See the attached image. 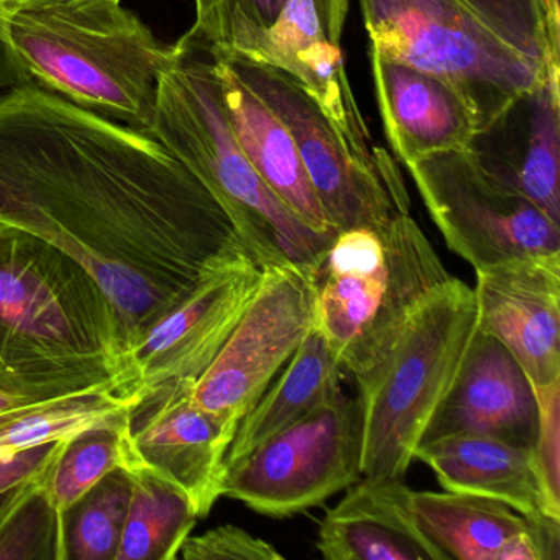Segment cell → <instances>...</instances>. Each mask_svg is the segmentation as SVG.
I'll list each match as a JSON object with an SVG mask.
<instances>
[{"label": "cell", "instance_id": "cell-34", "mask_svg": "<svg viewBox=\"0 0 560 560\" xmlns=\"http://www.w3.org/2000/svg\"><path fill=\"white\" fill-rule=\"evenodd\" d=\"M45 401H48V399L28 398V396L14 395V393L2 392V389H0V415L34 408V406L42 405V402Z\"/></svg>", "mask_w": 560, "mask_h": 560}, {"label": "cell", "instance_id": "cell-13", "mask_svg": "<svg viewBox=\"0 0 560 560\" xmlns=\"http://www.w3.org/2000/svg\"><path fill=\"white\" fill-rule=\"evenodd\" d=\"M261 268L242 260L214 271L130 350L132 393L199 376L214 362L260 287Z\"/></svg>", "mask_w": 560, "mask_h": 560}, {"label": "cell", "instance_id": "cell-4", "mask_svg": "<svg viewBox=\"0 0 560 560\" xmlns=\"http://www.w3.org/2000/svg\"><path fill=\"white\" fill-rule=\"evenodd\" d=\"M176 44L147 132L221 202L258 267L293 264L320 277L336 235L304 225L268 188L232 132L211 58Z\"/></svg>", "mask_w": 560, "mask_h": 560}, {"label": "cell", "instance_id": "cell-27", "mask_svg": "<svg viewBox=\"0 0 560 560\" xmlns=\"http://www.w3.org/2000/svg\"><path fill=\"white\" fill-rule=\"evenodd\" d=\"M126 418V416H124ZM124 419L71 435L45 485L61 514L67 513L104 477L126 465Z\"/></svg>", "mask_w": 560, "mask_h": 560}, {"label": "cell", "instance_id": "cell-7", "mask_svg": "<svg viewBox=\"0 0 560 560\" xmlns=\"http://www.w3.org/2000/svg\"><path fill=\"white\" fill-rule=\"evenodd\" d=\"M369 54L428 71L457 88L480 137L504 124L552 71L498 38L464 0H359Z\"/></svg>", "mask_w": 560, "mask_h": 560}, {"label": "cell", "instance_id": "cell-10", "mask_svg": "<svg viewBox=\"0 0 560 560\" xmlns=\"http://www.w3.org/2000/svg\"><path fill=\"white\" fill-rule=\"evenodd\" d=\"M406 170L448 250L475 270L560 254V224L503 182L474 147L431 153Z\"/></svg>", "mask_w": 560, "mask_h": 560}, {"label": "cell", "instance_id": "cell-32", "mask_svg": "<svg viewBox=\"0 0 560 560\" xmlns=\"http://www.w3.org/2000/svg\"><path fill=\"white\" fill-rule=\"evenodd\" d=\"M534 392L539 408L534 455L547 497L560 508V382Z\"/></svg>", "mask_w": 560, "mask_h": 560}, {"label": "cell", "instance_id": "cell-18", "mask_svg": "<svg viewBox=\"0 0 560 560\" xmlns=\"http://www.w3.org/2000/svg\"><path fill=\"white\" fill-rule=\"evenodd\" d=\"M402 478L362 477L327 511L317 550L327 560H445L415 517Z\"/></svg>", "mask_w": 560, "mask_h": 560}, {"label": "cell", "instance_id": "cell-31", "mask_svg": "<svg viewBox=\"0 0 560 560\" xmlns=\"http://www.w3.org/2000/svg\"><path fill=\"white\" fill-rule=\"evenodd\" d=\"M179 556L185 560H283V553L234 524L189 536Z\"/></svg>", "mask_w": 560, "mask_h": 560}, {"label": "cell", "instance_id": "cell-1", "mask_svg": "<svg viewBox=\"0 0 560 560\" xmlns=\"http://www.w3.org/2000/svg\"><path fill=\"white\" fill-rule=\"evenodd\" d=\"M0 224L83 265L129 353L202 278L254 261L221 202L155 137L32 83L0 91Z\"/></svg>", "mask_w": 560, "mask_h": 560}, {"label": "cell", "instance_id": "cell-26", "mask_svg": "<svg viewBox=\"0 0 560 560\" xmlns=\"http://www.w3.org/2000/svg\"><path fill=\"white\" fill-rule=\"evenodd\" d=\"M129 500V475L119 468L74 503L63 514L67 560H116Z\"/></svg>", "mask_w": 560, "mask_h": 560}, {"label": "cell", "instance_id": "cell-25", "mask_svg": "<svg viewBox=\"0 0 560 560\" xmlns=\"http://www.w3.org/2000/svg\"><path fill=\"white\" fill-rule=\"evenodd\" d=\"M132 396L119 392L84 393L0 415V458L32 445L71 438L86 429L120 421Z\"/></svg>", "mask_w": 560, "mask_h": 560}, {"label": "cell", "instance_id": "cell-37", "mask_svg": "<svg viewBox=\"0 0 560 560\" xmlns=\"http://www.w3.org/2000/svg\"><path fill=\"white\" fill-rule=\"evenodd\" d=\"M57 2H70V0H0V8H34V5L57 4Z\"/></svg>", "mask_w": 560, "mask_h": 560}, {"label": "cell", "instance_id": "cell-33", "mask_svg": "<svg viewBox=\"0 0 560 560\" xmlns=\"http://www.w3.org/2000/svg\"><path fill=\"white\" fill-rule=\"evenodd\" d=\"M68 439L70 438L32 445L9 457L0 458V493L47 477Z\"/></svg>", "mask_w": 560, "mask_h": 560}, {"label": "cell", "instance_id": "cell-5", "mask_svg": "<svg viewBox=\"0 0 560 560\" xmlns=\"http://www.w3.org/2000/svg\"><path fill=\"white\" fill-rule=\"evenodd\" d=\"M429 238L409 214L382 228L337 232L317 284V327L355 382L398 339L429 291L448 280Z\"/></svg>", "mask_w": 560, "mask_h": 560}, {"label": "cell", "instance_id": "cell-17", "mask_svg": "<svg viewBox=\"0 0 560 560\" xmlns=\"http://www.w3.org/2000/svg\"><path fill=\"white\" fill-rule=\"evenodd\" d=\"M369 58L383 130L399 163L474 147L480 137L477 114L457 88L428 71Z\"/></svg>", "mask_w": 560, "mask_h": 560}, {"label": "cell", "instance_id": "cell-9", "mask_svg": "<svg viewBox=\"0 0 560 560\" xmlns=\"http://www.w3.org/2000/svg\"><path fill=\"white\" fill-rule=\"evenodd\" d=\"M359 399L342 389L225 465L222 497L255 513L290 517L319 506L362 478Z\"/></svg>", "mask_w": 560, "mask_h": 560}, {"label": "cell", "instance_id": "cell-28", "mask_svg": "<svg viewBox=\"0 0 560 560\" xmlns=\"http://www.w3.org/2000/svg\"><path fill=\"white\" fill-rule=\"evenodd\" d=\"M287 0H195V24L179 44L250 57L271 31Z\"/></svg>", "mask_w": 560, "mask_h": 560}, {"label": "cell", "instance_id": "cell-23", "mask_svg": "<svg viewBox=\"0 0 560 560\" xmlns=\"http://www.w3.org/2000/svg\"><path fill=\"white\" fill-rule=\"evenodd\" d=\"M130 500L116 560H175L198 524L191 501L142 465H127Z\"/></svg>", "mask_w": 560, "mask_h": 560}, {"label": "cell", "instance_id": "cell-14", "mask_svg": "<svg viewBox=\"0 0 560 560\" xmlns=\"http://www.w3.org/2000/svg\"><path fill=\"white\" fill-rule=\"evenodd\" d=\"M477 329L503 343L534 389L560 382V254L475 270Z\"/></svg>", "mask_w": 560, "mask_h": 560}, {"label": "cell", "instance_id": "cell-29", "mask_svg": "<svg viewBox=\"0 0 560 560\" xmlns=\"http://www.w3.org/2000/svg\"><path fill=\"white\" fill-rule=\"evenodd\" d=\"M47 477L25 485L0 520V560H67L63 514L48 494Z\"/></svg>", "mask_w": 560, "mask_h": 560}, {"label": "cell", "instance_id": "cell-21", "mask_svg": "<svg viewBox=\"0 0 560 560\" xmlns=\"http://www.w3.org/2000/svg\"><path fill=\"white\" fill-rule=\"evenodd\" d=\"M342 372L339 359L316 324L284 365L280 378L270 383L257 405L238 422L225 465L244 457L339 392Z\"/></svg>", "mask_w": 560, "mask_h": 560}, {"label": "cell", "instance_id": "cell-15", "mask_svg": "<svg viewBox=\"0 0 560 560\" xmlns=\"http://www.w3.org/2000/svg\"><path fill=\"white\" fill-rule=\"evenodd\" d=\"M537 424L536 392L523 366L503 343L475 329L460 369L429 421L421 444L447 435L474 434L534 447Z\"/></svg>", "mask_w": 560, "mask_h": 560}, {"label": "cell", "instance_id": "cell-3", "mask_svg": "<svg viewBox=\"0 0 560 560\" xmlns=\"http://www.w3.org/2000/svg\"><path fill=\"white\" fill-rule=\"evenodd\" d=\"M0 40L21 83L147 130L160 74L178 58L122 0L0 8Z\"/></svg>", "mask_w": 560, "mask_h": 560}, {"label": "cell", "instance_id": "cell-22", "mask_svg": "<svg viewBox=\"0 0 560 560\" xmlns=\"http://www.w3.org/2000/svg\"><path fill=\"white\" fill-rule=\"evenodd\" d=\"M412 511L445 560H503L529 520L508 504L458 491H412Z\"/></svg>", "mask_w": 560, "mask_h": 560}, {"label": "cell", "instance_id": "cell-8", "mask_svg": "<svg viewBox=\"0 0 560 560\" xmlns=\"http://www.w3.org/2000/svg\"><path fill=\"white\" fill-rule=\"evenodd\" d=\"M281 120L296 143L311 185L337 232L382 228L409 214L408 189L396 160L382 147L350 137L296 78L229 51H208Z\"/></svg>", "mask_w": 560, "mask_h": 560}, {"label": "cell", "instance_id": "cell-24", "mask_svg": "<svg viewBox=\"0 0 560 560\" xmlns=\"http://www.w3.org/2000/svg\"><path fill=\"white\" fill-rule=\"evenodd\" d=\"M526 101L530 106L526 152L517 162L490 168L560 224L559 71L547 74Z\"/></svg>", "mask_w": 560, "mask_h": 560}, {"label": "cell", "instance_id": "cell-16", "mask_svg": "<svg viewBox=\"0 0 560 560\" xmlns=\"http://www.w3.org/2000/svg\"><path fill=\"white\" fill-rule=\"evenodd\" d=\"M349 0H287L277 24L250 55L300 80L350 137L373 147L342 57Z\"/></svg>", "mask_w": 560, "mask_h": 560}, {"label": "cell", "instance_id": "cell-20", "mask_svg": "<svg viewBox=\"0 0 560 560\" xmlns=\"http://www.w3.org/2000/svg\"><path fill=\"white\" fill-rule=\"evenodd\" d=\"M209 58L218 74L232 132L260 178L304 225L319 234L337 235L287 127L221 58Z\"/></svg>", "mask_w": 560, "mask_h": 560}, {"label": "cell", "instance_id": "cell-35", "mask_svg": "<svg viewBox=\"0 0 560 560\" xmlns=\"http://www.w3.org/2000/svg\"><path fill=\"white\" fill-rule=\"evenodd\" d=\"M19 83H21V80H19L18 71H15L14 63H12L11 55L0 40V91Z\"/></svg>", "mask_w": 560, "mask_h": 560}, {"label": "cell", "instance_id": "cell-11", "mask_svg": "<svg viewBox=\"0 0 560 560\" xmlns=\"http://www.w3.org/2000/svg\"><path fill=\"white\" fill-rule=\"evenodd\" d=\"M319 277L293 264L261 268L260 287L195 385L201 408L238 425L317 323Z\"/></svg>", "mask_w": 560, "mask_h": 560}, {"label": "cell", "instance_id": "cell-2", "mask_svg": "<svg viewBox=\"0 0 560 560\" xmlns=\"http://www.w3.org/2000/svg\"><path fill=\"white\" fill-rule=\"evenodd\" d=\"M0 389L35 399L132 393L113 301L60 248L0 224Z\"/></svg>", "mask_w": 560, "mask_h": 560}, {"label": "cell", "instance_id": "cell-36", "mask_svg": "<svg viewBox=\"0 0 560 560\" xmlns=\"http://www.w3.org/2000/svg\"><path fill=\"white\" fill-rule=\"evenodd\" d=\"M40 480V478H38ZM31 483V481H28ZM27 485V483H25ZM25 485H21V487L12 488V490L5 491V493H0V520L5 516L9 510H11L12 504L18 501L19 494L24 490Z\"/></svg>", "mask_w": 560, "mask_h": 560}, {"label": "cell", "instance_id": "cell-19", "mask_svg": "<svg viewBox=\"0 0 560 560\" xmlns=\"http://www.w3.org/2000/svg\"><path fill=\"white\" fill-rule=\"evenodd\" d=\"M415 458L432 468L445 491L491 498L524 516L560 517V508L547 497L534 447L487 435H447L419 445Z\"/></svg>", "mask_w": 560, "mask_h": 560}, {"label": "cell", "instance_id": "cell-6", "mask_svg": "<svg viewBox=\"0 0 560 560\" xmlns=\"http://www.w3.org/2000/svg\"><path fill=\"white\" fill-rule=\"evenodd\" d=\"M475 329L474 290L451 277L429 291L382 362L357 382L362 477H405Z\"/></svg>", "mask_w": 560, "mask_h": 560}, {"label": "cell", "instance_id": "cell-30", "mask_svg": "<svg viewBox=\"0 0 560 560\" xmlns=\"http://www.w3.org/2000/svg\"><path fill=\"white\" fill-rule=\"evenodd\" d=\"M481 22L544 70H560V44L547 24L544 0H464Z\"/></svg>", "mask_w": 560, "mask_h": 560}, {"label": "cell", "instance_id": "cell-12", "mask_svg": "<svg viewBox=\"0 0 560 560\" xmlns=\"http://www.w3.org/2000/svg\"><path fill=\"white\" fill-rule=\"evenodd\" d=\"M195 380H166L137 389L122 424L126 465H142L183 491L199 520L224 485L225 457L237 425L206 411Z\"/></svg>", "mask_w": 560, "mask_h": 560}]
</instances>
